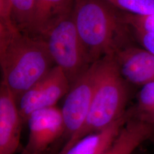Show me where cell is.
<instances>
[{
	"label": "cell",
	"mask_w": 154,
	"mask_h": 154,
	"mask_svg": "<svg viewBox=\"0 0 154 154\" xmlns=\"http://www.w3.org/2000/svg\"><path fill=\"white\" fill-rule=\"evenodd\" d=\"M44 39L24 33L13 23H0L2 82L17 100L54 67Z\"/></svg>",
	"instance_id": "1"
},
{
	"label": "cell",
	"mask_w": 154,
	"mask_h": 154,
	"mask_svg": "<svg viewBox=\"0 0 154 154\" xmlns=\"http://www.w3.org/2000/svg\"><path fill=\"white\" fill-rule=\"evenodd\" d=\"M72 17L92 63L130 45L123 11L106 0H74Z\"/></svg>",
	"instance_id": "2"
},
{
	"label": "cell",
	"mask_w": 154,
	"mask_h": 154,
	"mask_svg": "<svg viewBox=\"0 0 154 154\" xmlns=\"http://www.w3.org/2000/svg\"><path fill=\"white\" fill-rule=\"evenodd\" d=\"M128 84L121 74L114 55L98 60L96 85L88 115L82 127L67 140L60 151L121 117L126 112L130 98Z\"/></svg>",
	"instance_id": "3"
},
{
	"label": "cell",
	"mask_w": 154,
	"mask_h": 154,
	"mask_svg": "<svg viewBox=\"0 0 154 154\" xmlns=\"http://www.w3.org/2000/svg\"><path fill=\"white\" fill-rule=\"evenodd\" d=\"M44 39L54 63L61 67L70 85L93 64L72 15L58 23Z\"/></svg>",
	"instance_id": "4"
},
{
	"label": "cell",
	"mask_w": 154,
	"mask_h": 154,
	"mask_svg": "<svg viewBox=\"0 0 154 154\" xmlns=\"http://www.w3.org/2000/svg\"><path fill=\"white\" fill-rule=\"evenodd\" d=\"M98 61L70 85L61 112L67 140L82 127L88 115L96 85Z\"/></svg>",
	"instance_id": "5"
},
{
	"label": "cell",
	"mask_w": 154,
	"mask_h": 154,
	"mask_svg": "<svg viewBox=\"0 0 154 154\" xmlns=\"http://www.w3.org/2000/svg\"><path fill=\"white\" fill-rule=\"evenodd\" d=\"M70 83L60 67L55 65L48 73L17 100L23 123L33 112L55 106L66 95Z\"/></svg>",
	"instance_id": "6"
},
{
	"label": "cell",
	"mask_w": 154,
	"mask_h": 154,
	"mask_svg": "<svg viewBox=\"0 0 154 154\" xmlns=\"http://www.w3.org/2000/svg\"><path fill=\"white\" fill-rule=\"evenodd\" d=\"M26 122L29 134L23 154H45L52 144L65 135L63 116L56 106L33 112Z\"/></svg>",
	"instance_id": "7"
},
{
	"label": "cell",
	"mask_w": 154,
	"mask_h": 154,
	"mask_svg": "<svg viewBox=\"0 0 154 154\" xmlns=\"http://www.w3.org/2000/svg\"><path fill=\"white\" fill-rule=\"evenodd\" d=\"M23 122L16 99L1 81L0 85V154H14L20 147Z\"/></svg>",
	"instance_id": "8"
},
{
	"label": "cell",
	"mask_w": 154,
	"mask_h": 154,
	"mask_svg": "<svg viewBox=\"0 0 154 154\" xmlns=\"http://www.w3.org/2000/svg\"><path fill=\"white\" fill-rule=\"evenodd\" d=\"M123 78L142 86L154 82V55L144 48L130 45L114 55Z\"/></svg>",
	"instance_id": "9"
},
{
	"label": "cell",
	"mask_w": 154,
	"mask_h": 154,
	"mask_svg": "<svg viewBox=\"0 0 154 154\" xmlns=\"http://www.w3.org/2000/svg\"><path fill=\"white\" fill-rule=\"evenodd\" d=\"M133 116L132 109L109 126L86 135L58 154H103L110 148L122 129Z\"/></svg>",
	"instance_id": "10"
},
{
	"label": "cell",
	"mask_w": 154,
	"mask_h": 154,
	"mask_svg": "<svg viewBox=\"0 0 154 154\" xmlns=\"http://www.w3.org/2000/svg\"><path fill=\"white\" fill-rule=\"evenodd\" d=\"M74 0H35L30 34L44 39L62 20L72 15Z\"/></svg>",
	"instance_id": "11"
},
{
	"label": "cell",
	"mask_w": 154,
	"mask_h": 154,
	"mask_svg": "<svg viewBox=\"0 0 154 154\" xmlns=\"http://www.w3.org/2000/svg\"><path fill=\"white\" fill-rule=\"evenodd\" d=\"M154 132L153 123L132 116L103 154H132Z\"/></svg>",
	"instance_id": "12"
},
{
	"label": "cell",
	"mask_w": 154,
	"mask_h": 154,
	"mask_svg": "<svg viewBox=\"0 0 154 154\" xmlns=\"http://www.w3.org/2000/svg\"><path fill=\"white\" fill-rule=\"evenodd\" d=\"M11 20L20 30L30 34L35 10V0H11Z\"/></svg>",
	"instance_id": "13"
},
{
	"label": "cell",
	"mask_w": 154,
	"mask_h": 154,
	"mask_svg": "<svg viewBox=\"0 0 154 154\" xmlns=\"http://www.w3.org/2000/svg\"><path fill=\"white\" fill-rule=\"evenodd\" d=\"M133 115L140 119L154 123V82L145 84L138 94Z\"/></svg>",
	"instance_id": "14"
},
{
	"label": "cell",
	"mask_w": 154,
	"mask_h": 154,
	"mask_svg": "<svg viewBox=\"0 0 154 154\" xmlns=\"http://www.w3.org/2000/svg\"><path fill=\"white\" fill-rule=\"evenodd\" d=\"M122 11L136 15L154 13V0H106Z\"/></svg>",
	"instance_id": "15"
},
{
	"label": "cell",
	"mask_w": 154,
	"mask_h": 154,
	"mask_svg": "<svg viewBox=\"0 0 154 154\" xmlns=\"http://www.w3.org/2000/svg\"><path fill=\"white\" fill-rule=\"evenodd\" d=\"M123 18L131 31L154 33V13L147 15H136L123 11Z\"/></svg>",
	"instance_id": "16"
},
{
	"label": "cell",
	"mask_w": 154,
	"mask_h": 154,
	"mask_svg": "<svg viewBox=\"0 0 154 154\" xmlns=\"http://www.w3.org/2000/svg\"><path fill=\"white\" fill-rule=\"evenodd\" d=\"M138 42L144 49L154 55V33L133 30Z\"/></svg>",
	"instance_id": "17"
},
{
	"label": "cell",
	"mask_w": 154,
	"mask_h": 154,
	"mask_svg": "<svg viewBox=\"0 0 154 154\" xmlns=\"http://www.w3.org/2000/svg\"><path fill=\"white\" fill-rule=\"evenodd\" d=\"M0 23H13L11 20V0H0Z\"/></svg>",
	"instance_id": "18"
},
{
	"label": "cell",
	"mask_w": 154,
	"mask_h": 154,
	"mask_svg": "<svg viewBox=\"0 0 154 154\" xmlns=\"http://www.w3.org/2000/svg\"><path fill=\"white\" fill-rule=\"evenodd\" d=\"M22 154H23V153H22Z\"/></svg>",
	"instance_id": "19"
},
{
	"label": "cell",
	"mask_w": 154,
	"mask_h": 154,
	"mask_svg": "<svg viewBox=\"0 0 154 154\" xmlns=\"http://www.w3.org/2000/svg\"></svg>",
	"instance_id": "20"
}]
</instances>
